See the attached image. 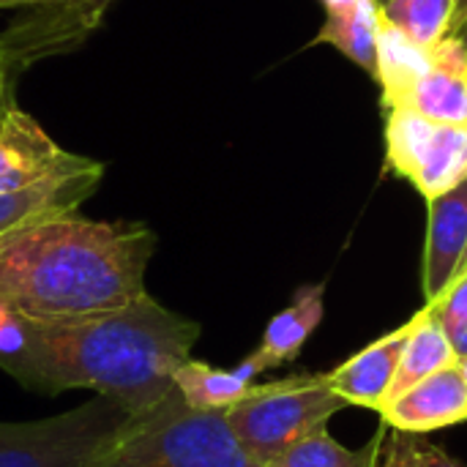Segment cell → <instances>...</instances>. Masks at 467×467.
<instances>
[{
    "label": "cell",
    "mask_w": 467,
    "mask_h": 467,
    "mask_svg": "<svg viewBox=\"0 0 467 467\" xmlns=\"http://www.w3.org/2000/svg\"><path fill=\"white\" fill-rule=\"evenodd\" d=\"M104 172L107 170L101 161H90L88 167L57 172L27 189L3 192L0 194V238L22 227L47 222V219L77 213L79 205L99 189Z\"/></svg>",
    "instance_id": "cell-10"
},
{
    "label": "cell",
    "mask_w": 467,
    "mask_h": 467,
    "mask_svg": "<svg viewBox=\"0 0 467 467\" xmlns=\"http://www.w3.org/2000/svg\"><path fill=\"white\" fill-rule=\"evenodd\" d=\"M16 107V101L14 99H0V129H3V123H5V118H8V112Z\"/></svg>",
    "instance_id": "cell-27"
},
{
    "label": "cell",
    "mask_w": 467,
    "mask_h": 467,
    "mask_svg": "<svg viewBox=\"0 0 467 467\" xmlns=\"http://www.w3.org/2000/svg\"><path fill=\"white\" fill-rule=\"evenodd\" d=\"M126 419L118 402L96 397L41 421H0V467H85Z\"/></svg>",
    "instance_id": "cell-5"
},
{
    "label": "cell",
    "mask_w": 467,
    "mask_h": 467,
    "mask_svg": "<svg viewBox=\"0 0 467 467\" xmlns=\"http://www.w3.org/2000/svg\"><path fill=\"white\" fill-rule=\"evenodd\" d=\"M378 446H380V430L364 449L353 451L342 446L339 441H334L328 430L323 427L306 435L304 441L293 443L274 460L263 462V467H375Z\"/></svg>",
    "instance_id": "cell-19"
},
{
    "label": "cell",
    "mask_w": 467,
    "mask_h": 467,
    "mask_svg": "<svg viewBox=\"0 0 467 467\" xmlns=\"http://www.w3.org/2000/svg\"><path fill=\"white\" fill-rule=\"evenodd\" d=\"M252 380L235 369H216L205 361H183L175 372V391L194 410H230L249 391Z\"/></svg>",
    "instance_id": "cell-18"
},
{
    "label": "cell",
    "mask_w": 467,
    "mask_h": 467,
    "mask_svg": "<svg viewBox=\"0 0 467 467\" xmlns=\"http://www.w3.org/2000/svg\"><path fill=\"white\" fill-rule=\"evenodd\" d=\"M375 467H465L443 449L427 443L421 435L391 430L389 424L380 427V446Z\"/></svg>",
    "instance_id": "cell-21"
},
{
    "label": "cell",
    "mask_w": 467,
    "mask_h": 467,
    "mask_svg": "<svg viewBox=\"0 0 467 467\" xmlns=\"http://www.w3.org/2000/svg\"><path fill=\"white\" fill-rule=\"evenodd\" d=\"M16 79H19V74L11 68V63H8V57H5V52L0 47V99H14Z\"/></svg>",
    "instance_id": "cell-24"
},
{
    "label": "cell",
    "mask_w": 467,
    "mask_h": 467,
    "mask_svg": "<svg viewBox=\"0 0 467 467\" xmlns=\"http://www.w3.org/2000/svg\"><path fill=\"white\" fill-rule=\"evenodd\" d=\"M323 312H326V285L301 287L293 304L282 309L276 317H271V323L263 331L260 348L252 356H246L235 367V372L254 383V378L263 375L265 369L293 361L306 345V339L315 334V328L320 326Z\"/></svg>",
    "instance_id": "cell-14"
},
{
    "label": "cell",
    "mask_w": 467,
    "mask_h": 467,
    "mask_svg": "<svg viewBox=\"0 0 467 467\" xmlns=\"http://www.w3.org/2000/svg\"><path fill=\"white\" fill-rule=\"evenodd\" d=\"M465 25H467V0H457V14H454V22H451V36H460Z\"/></svg>",
    "instance_id": "cell-25"
},
{
    "label": "cell",
    "mask_w": 467,
    "mask_h": 467,
    "mask_svg": "<svg viewBox=\"0 0 467 467\" xmlns=\"http://www.w3.org/2000/svg\"><path fill=\"white\" fill-rule=\"evenodd\" d=\"M386 167L435 200L467 181V126L438 123L410 109H389Z\"/></svg>",
    "instance_id": "cell-6"
},
{
    "label": "cell",
    "mask_w": 467,
    "mask_h": 467,
    "mask_svg": "<svg viewBox=\"0 0 467 467\" xmlns=\"http://www.w3.org/2000/svg\"><path fill=\"white\" fill-rule=\"evenodd\" d=\"M156 233L66 213L0 238V304L36 320L90 317L142 298Z\"/></svg>",
    "instance_id": "cell-2"
},
{
    "label": "cell",
    "mask_w": 467,
    "mask_h": 467,
    "mask_svg": "<svg viewBox=\"0 0 467 467\" xmlns=\"http://www.w3.org/2000/svg\"><path fill=\"white\" fill-rule=\"evenodd\" d=\"M460 36H462V41H465V44H467V30H462V33H460Z\"/></svg>",
    "instance_id": "cell-30"
},
{
    "label": "cell",
    "mask_w": 467,
    "mask_h": 467,
    "mask_svg": "<svg viewBox=\"0 0 467 467\" xmlns=\"http://www.w3.org/2000/svg\"><path fill=\"white\" fill-rule=\"evenodd\" d=\"M432 317L443 326L449 337L467 326V274H460L435 301H427Z\"/></svg>",
    "instance_id": "cell-22"
},
{
    "label": "cell",
    "mask_w": 467,
    "mask_h": 467,
    "mask_svg": "<svg viewBox=\"0 0 467 467\" xmlns=\"http://www.w3.org/2000/svg\"><path fill=\"white\" fill-rule=\"evenodd\" d=\"M454 361H457V353H454L451 337L443 331V326L432 317L430 306L424 304V309L410 317V337L405 342L400 369L391 383L386 405L391 400H397L400 394H405L408 389H413L416 383H421L424 378L435 375L438 369H443Z\"/></svg>",
    "instance_id": "cell-16"
},
{
    "label": "cell",
    "mask_w": 467,
    "mask_h": 467,
    "mask_svg": "<svg viewBox=\"0 0 467 467\" xmlns=\"http://www.w3.org/2000/svg\"><path fill=\"white\" fill-rule=\"evenodd\" d=\"M350 3H356V0H323L326 8H342V5H350Z\"/></svg>",
    "instance_id": "cell-28"
},
{
    "label": "cell",
    "mask_w": 467,
    "mask_h": 467,
    "mask_svg": "<svg viewBox=\"0 0 467 467\" xmlns=\"http://www.w3.org/2000/svg\"><path fill=\"white\" fill-rule=\"evenodd\" d=\"M345 408L350 405L328 386L326 375H293L274 383H252L224 416L244 449L263 465L323 430Z\"/></svg>",
    "instance_id": "cell-4"
},
{
    "label": "cell",
    "mask_w": 467,
    "mask_h": 467,
    "mask_svg": "<svg viewBox=\"0 0 467 467\" xmlns=\"http://www.w3.org/2000/svg\"><path fill=\"white\" fill-rule=\"evenodd\" d=\"M430 222L424 241L421 290L424 301H435L460 274L467 252V181L457 189L427 200Z\"/></svg>",
    "instance_id": "cell-12"
},
{
    "label": "cell",
    "mask_w": 467,
    "mask_h": 467,
    "mask_svg": "<svg viewBox=\"0 0 467 467\" xmlns=\"http://www.w3.org/2000/svg\"><path fill=\"white\" fill-rule=\"evenodd\" d=\"M430 63H432V49L416 44L402 30H397L386 16H380L375 79L380 85V104L386 109L400 107L402 96L416 85V79L430 68Z\"/></svg>",
    "instance_id": "cell-17"
},
{
    "label": "cell",
    "mask_w": 467,
    "mask_h": 467,
    "mask_svg": "<svg viewBox=\"0 0 467 467\" xmlns=\"http://www.w3.org/2000/svg\"><path fill=\"white\" fill-rule=\"evenodd\" d=\"M462 30H467V25H465V27H462Z\"/></svg>",
    "instance_id": "cell-32"
},
{
    "label": "cell",
    "mask_w": 467,
    "mask_h": 467,
    "mask_svg": "<svg viewBox=\"0 0 467 467\" xmlns=\"http://www.w3.org/2000/svg\"><path fill=\"white\" fill-rule=\"evenodd\" d=\"M408 337H410V320L405 326L394 328L391 334L375 339L372 345H367L364 350H358L356 356H350L337 369L326 372L328 386L348 405L369 408V410H378L380 413V408L389 400L391 383L397 378L400 358H402V350H405Z\"/></svg>",
    "instance_id": "cell-13"
},
{
    "label": "cell",
    "mask_w": 467,
    "mask_h": 467,
    "mask_svg": "<svg viewBox=\"0 0 467 467\" xmlns=\"http://www.w3.org/2000/svg\"><path fill=\"white\" fill-rule=\"evenodd\" d=\"M93 159L63 150L27 112L14 107L0 129V194L41 183L57 172L88 167Z\"/></svg>",
    "instance_id": "cell-8"
},
{
    "label": "cell",
    "mask_w": 467,
    "mask_h": 467,
    "mask_svg": "<svg viewBox=\"0 0 467 467\" xmlns=\"http://www.w3.org/2000/svg\"><path fill=\"white\" fill-rule=\"evenodd\" d=\"M397 109H410L438 123L467 126V44L462 36H446L432 47L430 68L402 96Z\"/></svg>",
    "instance_id": "cell-11"
},
{
    "label": "cell",
    "mask_w": 467,
    "mask_h": 467,
    "mask_svg": "<svg viewBox=\"0 0 467 467\" xmlns=\"http://www.w3.org/2000/svg\"><path fill=\"white\" fill-rule=\"evenodd\" d=\"M380 3H383V0H380Z\"/></svg>",
    "instance_id": "cell-33"
},
{
    "label": "cell",
    "mask_w": 467,
    "mask_h": 467,
    "mask_svg": "<svg viewBox=\"0 0 467 467\" xmlns=\"http://www.w3.org/2000/svg\"><path fill=\"white\" fill-rule=\"evenodd\" d=\"M451 342H454V353H457V361H465L467 358V326L465 328H460L454 337H451Z\"/></svg>",
    "instance_id": "cell-26"
},
{
    "label": "cell",
    "mask_w": 467,
    "mask_h": 467,
    "mask_svg": "<svg viewBox=\"0 0 467 467\" xmlns=\"http://www.w3.org/2000/svg\"><path fill=\"white\" fill-rule=\"evenodd\" d=\"M200 331V323L150 293L71 320H36L0 304V372L44 397L82 389L140 416L175 389V372L192 358Z\"/></svg>",
    "instance_id": "cell-1"
},
{
    "label": "cell",
    "mask_w": 467,
    "mask_h": 467,
    "mask_svg": "<svg viewBox=\"0 0 467 467\" xmlns=\"http://www.w3.org/2000/svg\"><path fill=\"white\" fill-rule=\"evenodd\" d=\"M380 11L408 38L432 49L451 36L457 0H383Z\"/></svg>",
    "instance_id": "cell-20"
},
{
    "label": "cell",
    "mask_w": 467,
    "mask_h": 467,
    "mask_svg": "<svg viewBox=\"0 0 467 467\" xmlns=\"http://www.w3.org/2000/svg\"><path fill=\"white\" fill-rule=\"evenodd\" d=\"M19 16L0 33V47L16 74L36 60L77 49L101 25V8L71 3H33L16 8Z\"/></svg>",
    "instance_id": "cell-7"
},
{
    "label": "cell",
    "mask_w": 467,
    "mask_h": 467,
    "mask_svg": "<svg viewBox=\"0 0 467 467\" xmlns=\"http://www.w3.org/2000/svg\"><path fill=\"white\" fill-rule=\"evenodd\" d=\"M460 364H462V369H465V375H467V358L465 361H460Z\"/></svg>",
    "instance_id": "cell-31"
},
{
    "label": "cell",
    "mask_w": 467,
    "mask_h": 467,
    "mask_svg": "<svg viewBox=\"0 0 467 467\" xmlns=\"http://www.w3.org/2000/svg\"><path fill=\"white\" fill-rule=\"evenodd\" d=\"M33 3H71V5H90V8H101V11H107L112 5V0H0V11L22 8V5H33Z\"/></svg>",
    "instance_id": "cell-23"
},
{
    "label": "cell",
    "mask_w": 467,
    "mask_h": 467,
    "mask_svg": "<svg viewBox=\"0 0 467 467\" xmlns=\"http://www.w3.org/2000/svg\"><path fill=\"white\" fill-rule=\"evenodd\" d=\"M383 424L400 432L427 435L467 421V375L460 361L424 378L380 410Z\"/></svg>",
    "instance_id": "cell-9"
},
{
    "label": "cell",
    "mask_w": 467,
    "mask_h": 467,
    "mask_svg": "<svg viewBox=\"0 0 467 467\" xmlns=\"http://www.w3.org/2000/svg\"><path fill=\"white\" fill-rule=\"evenodd\" d=\"M460 274H467V252H465V260H462V265H460ZM460 274H457V276H460ZM457 276H454V279H457Z\"/></svg>",
    "instance_id": "cell-29"
},
{
    "label": "cell",
    "mask_w": 467,
    "mask_h": 467,
    "mask_svg": "<svg viewBox=\"0 0 467 467\" xmlns=\"http://www.w3.org/2000/svg\"><path fill=\"white\" fill-rule=\"evenodd\" d=\"M380 0H356L342 8H326V22L312 44H331L348 55L356 66L375 77L378 71V33H380Z\"/></svg>",
    "instance_id": "cell-15"
},
{
    "label": "cell",
    "mask_w": 467,
    "mask_h": 467,
    "mask_svg": "<svg viewBox=\"0 0 467 467\" xmlns=\"http://www.w3.org/2000/svg\"><path fill=\"white\" fill-rule=\"evenodd\" d=\"M85 467H263L235 438L224 410H194L172 389L129 416Z\"/></svg>",
    "instance_id": "cell-3"
}]
</instances>
